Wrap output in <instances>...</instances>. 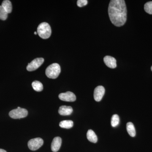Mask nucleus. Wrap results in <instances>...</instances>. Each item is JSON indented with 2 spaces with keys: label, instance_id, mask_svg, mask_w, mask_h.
I'll use <instances>...</instances> for the list:
<instances>
[{
  "label": "nucleus",
  "instance_id": "1",
  "mask_svg": "<svg viewBox=\"0 0 152 152\" xmlns=\"http://www.w3.org/2000/svg\"><path fill=\"white\" fill-rule=\"evenodd\" d=\"M108 14L113 24L117 27L124 26L127 20V8L125 1H111L109 4Z\"/></svg>",
  "mask_w": 152,
  "mask_h": 152
},
{
  "label": "nucleus",
  "instance_id": "2",
  "mask_svg": "<svg viewBox=\"0 0 152 152\" xmlns=\"http://www.w3.org/2000/svg\"><path fill=\"white\" fill-rule=\"evenodd\" d=\"M38 34L43 39H48L51 35L50 26L48 23L43 22L39 25L37 28Z\"/></svg>",
  "mask_w": 152,
  "mask_h": 152
},
{
  "label": "nucleus",
  "instance_id": "3",
  "mask_svg": "<svg viewBox=\"0 0 152 152\" xmlns=\"http://www.w3.org/2000/svg\"><path fill=\"white\" fill-rule=\"evenodd\" d=\"M61 67L57 63L52 64L49 66L46 70V75L49 78H57L61 73Z\"/></svg>",
  "mask_w": 152,
  "mask_h": 152
},
{
  "label": "nucleus",
  "instance_id": "4",
  "mask_svg": "<svg viewBox=\"0 0 152 152\" xmlns=\"http://www.w3.org/2000/svg\"><path fill=\"white\" fill-rule=\"evenodd\" d=\"M27 110L18 107V108L12 110L9 113V115L12 118L20 119L24 118L28 115Z\"/></svg>",
  "mask_w": 152,
  "mask_h": 152
},
{
  "label": "nucleus",
  "instance_id": "5",
  "mask_svg": "<svg viewBox=\"0 0 152 152\" xmlns=\"http://www.w3.org/2000/svg\"><path fill=\"white\" fill-rule=\"evenodd\" d=\"M44 141L41 138H36L30 140L28 142V145L29 148L31 151H35L39 149L43 145Z\"/></svg>",
  "mask_w": 152,
  "mask_h": 152
},
{
  "label": "nucleus",
  "instance_id": "6",
  "mask_svg": "<svg viewBox=\"0 0 152 152\" xmlns=\"http://www.w3.org/2000/svg\"><path fill=\"white\" fill-rule=\"evenodd\" d=\"M44 62V59L43 58H37L35 59L31 63L28 64L26 67L27 70L29 72L36 70Z\"/></svg>",
  "mask_w": 152,
  "mask_h": 152
},
{
  "label": "nucleus",
  "instance_id": "7",
  "mask_svg": "<svg viewBox=\"0 0 152 152\" xmlns=\"http://www.w3.org/2000/svg\"><path fill=\"white\" fill-rule=\"evenodd\" d=\"M59 98L61 100L65 102H73L76 99L75 95L70 91L66 93H61L59 95Z\"/></svg>",
  "mask_w": 152,
  "mask_h": 152
},
{
  "label": "nucleus",
  "instance_id": "8",
  "mask_svg": "<svg viewBox=\"0 0 152 152\" xmlns=\"http://www.w3.org/2000/svg\"><path fill=\"white\" fill-rule=\"evenodd\" d=\"M105 88L102 86H98L95 89L94 91V99L96 102H100L104 95Z\"/></svg>",
  "mask_w": 152,
  "mask_h": 152
},
{
  "label": "nucleus",
  "instance_id": "9",
  "mask_svg": "<svg viewBox=\"0 0 152 152\" xmlns=\"http://www.w3.org/2000/svg\"><path fill=\"white\" fill-rule=\"evenodd\" d=\"M104 62L107 66L111 69L116 67V60L114 57L110 56H106L104 58Z\"/></svg>",
  "mask_w": 152,
  "mask_h": 152
},
{
  "label": "nucleus",
  "instance_id": "10",
  "mask_svg": "<svg viewBox=\"0 0 152 152\" xmlns=\"http://www.w3.org/2000/svg\"><path fill=\"white\" fill-rule=\"evenodd\" d=\"M62 140L60 137H55L51 144V150L53 152H56L59 151L61 145Z\"/></svg>",
  "mask_w": 152,
  "mask_h": 152
},
{
  "label": "nucleus",
  "instance_id": "11",
  "mask_svg": "<svg viewBox=\"0 0 152 152\" xmlns=\"http://www.w3.org/2000/svg\"><path fill=\"white\" fill-rule=\"evenodd\" d=\"M73 112V109L70 106H62L60 107L58 113L61 115H70Z\"/></svg>",
  "mask_w": 152,
  "mask_h": 152
},
{
  "label": "nucleus",
  "instance_id": "12",
  "mask_svg": "<svg viewBox=\"0 0 152 152\" xmlns=\"http://www.w3.org/2000/svg\"><path fill=\"white\" fill-rule=\"evenodd\" d=\"M87 137L90 142L93 143H96L98 141V138L96 135L92 130L90 129L87 133Z\"/></svg>",
  "mask_w": 152,
  "mask_h": 152
},
{
  "label": "nucleus",
  "instance_id": "13",
  "mask_svg": "<svg viewBox=\"0 0 152 152\" xmlns=\"http://www.w3.org/2000/svg\"><path fill=\"white\" fill-rule=\"evenodd\" d=\"M1 6L8 13H11L12 10V6L10 1L9 0H5L3 1Z\"/></svg>",
  "mask_w": 152,
  "mask_h": 152
},
{
  "label": "nucleus",
  "instance_id": "14",
  "mask_svg": "<svg viewBox=\"0 0 152 152\" xmlns=\"http://www.w3.org/2000/svg\"><path fill=\"white\" fill-rule=\"evenodd\" d=\"M126 129L128 133L131 137H134L136 136L135 129L132 123L129 122L127 124Z\"/></svg>",
  "mask_w": 152,
  "mask_h": 152
},
{
  "label": "nucleus",
  "instance_id": "15",
  "mask_svg": "<svg viewBox=\"0 0 152 152\" xmlns=\"http://www.w3.org/2000/svg\"><path fill=\"white\" fill-rule=\"evenodd\" d=\"M73 122L70 120H65L62 121L59 124V126L62 128L64 129H70L73 126Z\"/></svg>",
  "mask_w": 152,
  "mask_h": 152
},
{
  "label": "nucleus",
  "instance_id": "16",
  "mask_svg": "<svg viewBox=\"0 0 152 152\" xmlns=\"http://www.w3.org/2000/svg\"><path fill=\"white\" fill-rule=\"evenodd\" d=\"M33 89L37 92L42 91L43 89V86L42 84L38 81H34L32 83Z\"/></svg>",
  "mask_w": 152,
  "mask_h": 152
},
{
  "label": "nucleus",
  "instance_id": "17",
  "mask_svg": "<svg viewBox=\"0 0 152 152\" xmlns=\"http://www.w3.org/2000/svg\"><path fill=\"white\" fill-rule=\"evenodd\" d=\"M120 119L119 116L116 114L113 115L111 119V125L113 127H116L119 124Z\"/></svg>",
  "mask_w": 152,
  "mask_h": 152
},
{
  "label": "nucleus",
  "instance_id": "18",
  "mask_svg": "<svg viewBox=\"0 0 152 152\" xmlns=\"http://www.w3.org/2000/svg\"><path fill=\"white\" fill-rule=\"evenodd\" d=\"M8 13L1 5L0 6V19L5 20L8 17Z\"/></svg>",
  "mask_w": 152,
  "mask_h": 152
},
{
  "label": "nucleus",
  "instance_id": "19",
  "mask_svg": "<svg viewBox=\"0 0 152 152\" xmlns=\"http://www.w3.org/2000/svg\"><path fill=\"white\" fill-rule=\"evenodd\" d=\"M144 10L148 13L152 15V1L146 3L144 6Z\"/></svg>",
  "mask_w": 152,
  "mask_h": 152
},
{
  "label": "nucleus",
  "instance_id": "20",
  "mask_svg": "<svg viewBox=\"0 0 152 152\" xmlns=\"http://www.w3.org/2000/svg\"><path fill=\"white\" fill-rule=\"evenodd\" d=\"M88 3V1L87 0H78L77 1V5L78 7H82L86 5Z\"/></svg>",
  "mask_w": 152,
  "mask_h": 152
},
{
  "label": "nucleus",
  "instance_id": "21",
  "mask_svg": "<svg viewBox=\"0 0 152 152\" xmlns=\"http://www.w3.org/2000/svg\"><path fill=\"white\" fill-rule=\"evenodd\" d=\"M0 152H7L5 150L2 149H0Z\"/></svg>",
  "mask_w": 152,
  "mask_h": 152
},
{
  "label": "nucleus",
  "instance_id": "22",
  "mask_svg": "<svg viewBox=\"0 0 152 152\" xmlns=\"http://www.w3.org/2000/svg\"><path fill=\"white\" fill-rule=\"evenodd\" d=\"M37 32H34V34L37 35Z\"/></svg>",
  "mask_w": 152,
  "mask_h": 152
},
{
  "label": "nucleus",
  "instance_id": "23",
  "mask_svg": "<svg viewBox=\"0 0 152 152\" xmlns=\"http://www.w3.org/2000/svg\"><path fill=\"white\" fill-rule=\"evenodd\" d=\"M151 70L152 71V66H151Z\"/></svg>",
  "mask_w": 152,
  "mask_h": 152
}]
</instances>
